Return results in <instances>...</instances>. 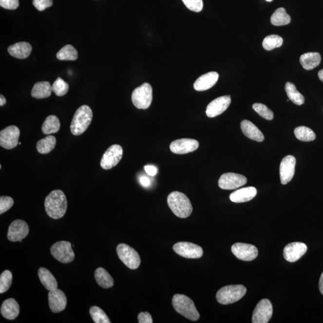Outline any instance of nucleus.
I'll return each mask as SVG.
<instances>
[{"instance_id": "nucleus-1", "label": "nucleus", "mask_w": 323, "mask_h": 323, "mask_svg": "<svg viewBox=\"0 0 323 323\" xmlns=\"http://www.w3.org/2000/svg\"><path fill=\"white\" fill-rule=\"evenodd\" d=\"M44 207L47 215L54 219L64 217L67 209L66 196L61 190H54L46 197Z\"/></svg>"}, {"instance_id": "nucleus-2", "label": "nucleus", "mask_w": 323, "mask_h": 323, "mask_svg": "<svg viewBox=\"0 0 323 323\" xmlns=\"http://www.w3.org/2000/svg\"><path fill=\"white\" fill-rule=\"evenodd\" d=\"M168 205L176 216L185 219L190 216L193 207L188 196L180 191H173L167 198Z\"/></svg>"}, {"instance_id": "nucleus-3", "label": "nucleus", "mask_w": 323, "mask_h": 323, "mask_svg": "<svg viewBox=\"0 0 323 323\" xmlns=\"http://www.w3.org/2000/svg\"><path fill=\"white\" fill-rule=\"evenodd\" d=\"M93 114L90 107L86 105L80 107L76 112L71 123V132L75 135H80L85 132L93 120Z\"/></svg>"}, {"instance_id": "nucleus-4", "label": "nucleus", "mask_w": 323, "mask_h": 323, "mask_svg": "<svg viewBox=\"0 0 323 323\" xmlns=\"http://www.w3.org/2000/svg\"><path fill=\"white\" fill-rule=\"evenodd\" d=\"M172 303L173 307L178 313L191 321H197L200 317L195 304L189 297L180 294L173 296Z\"/></svg>"}, {"instance_id": "nucleus-5", "label": "nucleus", "mask_w": 323, "mask_h": 323, "mask_svg": "<svg viewBox=\"0 0 323 323\" xmlns=\"http://www.w3.org/2000/svg\"><path fill=\"white\" fill-rule=\"evenodd\" d=\"M247 288L243 285L225 286L218 291L216 299L218 303L222 304H229L236 303L245 296Z\"/></svg>"}, {"instance_id": "nucleus-6", "label": "nucleus", "mask_w": 323, "mask_h": 323, "mask_svg": "<svg viewBox=\"0 0 323 323\" xmlns=\"http://www.w3.org/2000/svg\"><path fill=\"white\" fill-rule=\"evenodd\" d=\"M153 89L149 83H145L136 88L132 94V101L138 109H147L153 99Z\"/></svg>"}, {"instance_id": "nucleus-7", "label": "nucleus", "mask_w": 323, "mask_h": 323, "mask_svg": "<svg viewBox=\"0 0 323 323\" xmlns=\"http://www.w3.org/2000/svg\"><path fill=\"white\" fill-rule=\"evenodd\" d=\"M117 253L119 259L131 269H137L141 264V259L134 249L125 244H120L117 247Z\"/></svg>"}, {"instance_id": "nucleus-8", "label": "nucleus", "mask_w": 323, "mask_h": 323, "mask_svg": "<svg viewBox=\"0 0 323 323\" xmlns=\"http://www.w3.org/2000/svg\"><path fill=\"white\" fill-rule=\"evenodd\" d=\"M51 253L54 258L63 264L72 262L75 257L72 244L68 241H62L55 243L51 247Z\"/></svg>"}, {"instance_id": "nucleus-9", "label": "nucleus", "mask_w": 323, "mask_h": 323, "mask_svg": "<svg viewBox=\"0 0 323 323\" xmlns=\"http://www.w3.org/2000/svg\"><path fill=\"white\" fill-rule=\"evenodd\" d=\"M123 156V149L118 144L108 148L102 156L100 165L102 169L110 170L119 164Z\"/></svg>"}, {"instance_id": "nucleus-10", "label": "nucleus", "mask_w": 323, "mask_h": 323, "mask_svg": "<svg viewBox=\"0 0 323 323\" xmlns=\"http://www.w3.org/2000/svg\"><path fill=\"white\" fill-rule=\"evenodd\" d=\"M273 307L269 299H264L257 304L252 317L253 323H267L272 316Z\"/></svg>"}, {"instance_id": "nucleus-11", "label": "nucleus", "mask_w": 323, "mask_h": 323, "mask_svg": "<svg viewBox=\"0 0 323 323\" xmlns=\"http://www.w3.org/2000/svg\"><path fill=\"white\" fill-rule=\"evenodd\" d=\"M20 130L16 126H9L0 132V146L6 149H12L19 144Z\"/></svg>"}, {"instance_id": "nucleus-12", "label": "nucleus", "mask_w": 323, "mask_h": 323, "mask_svg": "<svg viewBox=\"0 0 323 323\" xmlns=\"http://www.w3.org/2000/svg\"><path fill=\"white\" fill-rule=\"evenodd\" d=\"M176 253L188 259H199L203 255V249L196 244L188 242L176 243L173 246Z\"/></svg>"}, {"instance_id": "nucleus-13", "label": "nucleus", "mask_w": 323, "mask_h": 323, "mask_svg": "<svg viewBox=\"0 0 323 323\" xmlns=\"http://www.w3.org/2000/svg\"><path fill=\"white\" fill-rule=\"evenodd\" d=\"M247 182V179L243 175L235 173H225L220 177L219 186L224 190H234L241 187Z\"/></svg>"}, {"instance_id": "nucleus-14", "label": "nucleus", "mask_w": 323, "mask_h": 323, "mask_svg": "<svg viewBox=\"0 0 323 323\" xmlns=\"http://www.w3.org/2000/svg\"><path fill=\"white\" fill-rule=\"evenodd\" d=\"M232 253L244 261H252L258 256V249L255 246L245 243H236L231 248Z\"/></svg>"}, {"instance_id": "nucleus-15", "label": "nucleus", "mask_w": 323, "mask_h": 323, "mask_svg": "<svg viewBox=\"0 0 323 323\" xmlns=\"http://www.w3.org/2000/svg\"><path fill=\"white\" fill-rule=\"evenodd\" d=\"M29 227L27 223L22 220H16L9 226L7 238L12 242H17L24 239L28 235Z\"/></svg>"}, {"instance_id": "nucleus-16", "label": "nucleus", "mask_w": 323, "mask_h": 323, "mask_svg": "<svg viewBox=\"0 0 323 323\" xmlns=\"http://www.w3.org/2000/svg\"><path fill=\"white\" fill-rule=\"evenodd\" d=\"M296 164L295 157L291 155L285 156L282 160L280 167V179L282 185H287L292 180L295 173Z\"/></svg>"}, {"instance_id": "nucleus-17", "label": "nucleus", "mask_w": 323, "mask_h": 323, "mask_svg": "<svg viewBox=\"0 0 323 323\" xmlns=\"http://www.w3.org/2000/svg\"><path fill=\"white\" fill-rule=\"evenodd\" d=\"M199 148L198 141L190 138H182L172 141L170 144L171 151L175 154L191 153Z\"/></svg>"}, {"instance_id": "nucleus-18", "label": "nucleus", "mask_w": 323, "mask_h": 323, "mask_svg": "<svg viewBox=\"0 0 323 323\" xmlns=\"http://www.w3.org/2000/svg\"><path fill=\"white\" fill-rule=\"evenodd\" d=\"M230 102L231 98L229 95L222 96L214 99L207 107V116L212 118L222 114L229 107Z\"/></svg>"}, {"instance_id": "nucleus-19", "label": "nucleus", "mask_w": 323, "mask_h": 323, "mask_svg": "<svg viewBox=\"0 0 323 323\" xmlns=\"http://www.w3.org/2000/svg\"><path fill=\"white\" fill-rule=\"evenodd\" d=\"M49 304L54 313L61 312L66 308L67 299L65 293L58 288L49 291Z\"/></svg>"}, {"instance_id": "nucleus-20", "label": "nucleus", "mask_w": 323, "mask_h": 323, "mask_svg": "<svg viewBox=\"0 0 323 323\" xmlns=\"http://www.w3.org/2000/svg\"><path fill=\"white\" fill-rule=\"evenodd\" d=\"M307 246L303 243H292L285 247L283 254L286 261L295 262L300 259L307 251Z\"/></svg>"}, {"instance_id": "nucleus-21", "label": "nucleus", "mask_w": 323, "mask_h": 323, "mask_svg": "<svg viewBox=\"0 0 323 323\" xmlns=\"http://www.w3.org/2000/svg\"><path fill=\"white\" fill-rule=\"evenodd\" d=\"M217 72H209L199 77L194 83L193 87L197 91H204L213 87L219 79Z\"/></svg>"}, {"instance_id": "nucleus-22", "label": "nucleus", "mask_w": 323, "mask_h": 323, "mask_svg": "<svg viewBox=\"0 0 323 323\" xmlns=\"http://www.w3.org/2000/svg\"><path fill=\"white\" fill-rule=\"evenodd\" d=\"M20 307L15 299H6L2 304L1 314L2 316L7 320H13L17 319L19 314Z\"/></svg>"}, {"instance_id": "nucleus-23", "label": "nucleus", "mask_w": 323, "mask_h": 323, "mask_svg": "<svg viewBox=\"0 0 323 323\" xmlns=\"http://www.w3.org/2000/svg\"><path fill=\"white\" fill-rule=\"evenodd\" d=\"M257 190L254 187H247L238 189L230 194V201L235 203H243L251 201L257 195Z\"/></svg>"}, {"instance_id": "nucleus-24", "label": "nucleus", "mask_w": 323, "mask_h": 323, "mask_svg": "<svg viewBox=\"0 0 323 323\" xmlns=\"http://www.w3.org/2000/svg\"><path fill=\"white\" fill-rule=\"evenodd\" d=\"M32 47L27 42L22 41L15 43L9 46L8 52L12 57L18 59H25L30 56Z\"/></svg>"}, {"instance_id": "nucleus-25", "label": "nucleus", "mask_w": 323, "mask_h": 323, "mask_svg": "<svg viewBox=\"0 0 323 323\" xmlns=\"http://www.w3.org/2000/svg\"><path fill=\"white\" fill-rule=\"evenodd\" d=\"M241 128L244 134L251 140L258 142L264 140V135L259 129L253 123L247 120H244L241 123Z\"/></svg>"}, {"instance_id": "nucleus-26", "label": "nucleus", "mask_w": 323, "mask_h": 323, "mask_svg": "<svg viewBox=\"0 0 323 323\" xmlns=\"http://www.w3.org/2000/svg\"><path fill=\"white\" fill-rule=\"evenodd\" d=\"M321 61V55L318 52H308L302 55L300 57L301 64L306 70H311L319 66Z\"/></svg>"}, {"instance_id": "nucleus-27", "label": "nucleus", "mask_w": 323, "mask_h": 323, "mask_svg": "<svg viewBox=\"0 0 323 323\" xmlns=\"http://www.w3.org/2000/svg\"><path fill=\"white\" fill-rule=\"evenodd\" d=\"M52 88L48 81H40L34 85L31 96L37 99L48 98L51 95Z\"/></svg>"}, {"instance_id": "nucleus-28", "label": "nucleus", "mask_w": 323, "mask_h": 323, "mask_svg": "<svg viewBox=\"0 0 323 323\" xmlns=\"http://www.w3.org/2000/svg\"><path fill=\"white\" fill-rule=\"evenodd\" d=\"M38 275L39 279L46 289L51 291L57 288V280L48 269L40 267L38 270Z\"/></svg>"}, {"instance_id": "nucleus-29", "label": "nucleus", "mask_w": 323, "mask_h": 323, "mask_svg": "<svg viewBox=\"0 0 323 323\" xmlns=\"http://www.w3.org/2000/svg\"><path fill=\"white\" fill-rule=\"evenodd\" d=\"M95 278L98 285L102 288H109L114 285V280L107 270L102 267H98L95 271Z\"/></svg>"}, {"instance_id": "nucleus-30", "label": "nucleus", "mask_w": 323, "mask_h": 323, "mask_svg": "<svg viewBox=\"0 0 323 323\" xmlns=\"http://www.w3.org/2000/svg\"><path fill=\"white\" fill-rule=\"evenodd\" d=\"M61 123L56 115H51L47 117L42 125V132L45 135H50L58 132Z\"/></svg>"}, {"instance_id": "nucleus-31", "label": "nucleus", "mask_w": 323, "mask_h": 323, "mask_svg": "<svg viewBox=\"0 0 323 323\" xmlns=\"http://www.w3.org/2000/svg\"><path fill=\"white\" fill-rule=\"evenodd\" d=\"M56 144V138L53 135H48L38 142L37 149L39 153L47 154L53 151Z\"/></svg>"}, {"instance_id": "nucleus-32", "label": "nucleus", "mask_w": 323, "mask_h": 323, "mask_svg": "<svg viewBox=\"0 0 323 323\" xmlns=\"http://www.w3.org/2000/svg\"><path fill=\"white\" fill-rule=\"evenodd\" d=\"M291 18L287 14L285 8L281 7L275 10L270 18V22L275 26H282L289 24Z\"/></svg>"}, {"instance_id": "nucleus-33", "label": "nucleus", "mask_w": 323, "mask_h": 323, "mask_svg": "<svg viewBox=\"0 0 323 323\" xmlns=\"http://www.w3.org/2000/svg\"><path fill=\"white\" fill-rule=\"evenodd\" d=\"M285 91L287 93L288 98L294 104L298 105V106H301L304 103V98L303 95L297 90L296 87L293 83L291 82L286 83Z\"/></svg>"}, {"instance_id": "nucleus-34", "label": "nucleus", "mask_w": 323, "mask_h": 323, "mask_svg": "<svg viewBox=\"0 0 323 323\" xmlns=\"http://www.w3.org/2000/svg\"><path fill=\"white\" fill-rule=\"evenodd\" d=\"M57 57L61 61H76L78 57V52L74 47L67 44L57 52Z\"/></svg>"}, {"instance_id": "nucleus-35", "label": "nucleus", "mask_w": 323, "mask_h": 323, "mask_svg": "<svg viewBox=\"0 0 323 323\" xmlns=\"http://www.w3.org/2000/svg\"><path fill=\"white\" fill-rule=\"evenodd\" d=\"M294 133H295L297 139L302 141H312L316 138V135L314 131L311 129L306 127L296 128L294 131Z\"/></svg>"}, {"instance_id": "nucleus-36", "label": "nucleus", "mask_w": 323, "mask_h": 323, "mask_svg": "<svg viewBox=\"0 0 323 323\" xmlns=\"http://www.w3.org/2000/svg\"><path fill=\"white\" fill-rule=\"evenodd\" d=\"M283 39L278 35H270L266 37L263 41L262 45L266 51L278 48L283 45Z\"/></svg>"}, {"instance_id": "nucleus-37", "label": "nucleus", "mask_w": 323, "mask_h": 323, "mask_svg": "<svg viewBox=\"0 0 323 323\" xmlns=\"http://www.w3.org/2000/svg\"><path fill=\"white\" fill-rule=\"evenodd\" d=\"M91 316L94 323H110V319L105 313L103 310L98 306H93L90 308Z\"/></svg>"}, {"instance_id": "nucleus-38", "label": "nucleus", "mask_w": 323, "mask_h": 323, "mask_svg": "<svg viewBox=\"0 0 323 323\" xmlns=\"http://www.w3.org/2000/svg\"><path fill=\"white\" fill-rule=\"evenodd\" d=\"M13 276L9 270H4L0 275V293L2 294L9 289L12 285Z\"/></svg>"}, {"instance_id": "nucleus-39", "label": "nucleus", "mask_w": 323, "mask_h": 323, "mask_svg": "<svg viewBox=\"0 0 323 323\" xmlns=\"http://www.w3.org/2000/svg\"><path fill=\"white\" fill-rule=\"evenodd\" d=\"M52 91L57 96H62L66 95L69 90V85L61 78H57L52 86Z\"/></svg>"}, {"instance_id": "nucleus-40", "label": "nucleus", "mask_w": 323, "mask_h": 323, "mask_svg": "<svg viewBox=\"0 0 323 323\" xmlns=\"http://www.w3.org/2000/svg\"><path fill=\"white\" fill-rule=\"evenodd\" d=\"M253 109L257 114L264 119L271 120L274 118V114L268 107L265 104L256 103L253 105Z\"/></svg>"}, {"instance_id": "nucleus-41", "label": "nucleus", "mask_w": 323, "mask_h": 323, "mask_svg": "<svg viewBox=\"0 0 323 323\" xmlns=\"http://www.w3.org/2000/svg\"><path fill=\"white\" fill-rule=\"evenodd\" d=\"M184 4L188 9L195 12H200L203 9V1L202 0H182Z\"/></svg>"}, {"instance_id": "nucleus-42", "label": "nucleus", "mask_w": 323, "mask_h": 323, "mask_svg": "<svg viewBox=\"0 0 323 323\" xmlns=\"http://www.w3.org/2000/svg\"><path fill=\"white\" fill-rule=\"evenodd\" d=\"M14 201L11 197L2 196L0 197V214H2L12 208Z\"/></svg>"}, {"instance_id": "nucleus-43", "label": "nucleus", "mask_w": 323, "mask_h": 323, "mask_svg": "<svg viewBox=\"0 0 323 323\" xmlns=\"http://www.w3.org/2000/svg\"><path fill=\"white\" fill-rule=\"evenodd\" d=\"M33 3L39 11H43L53 5V0H33Z\"/></svg>"}, {"instance_id": "nucleus-44", "label": "nucleus", "mask_w": 323, "mask_h": 323, "mask_svg": "<svg viewBox=\"0 0 323 323\" xmlns=\"http://www.w3.org/2000/svg\"><path fill=\"white\" fill-rule=\"evenodd\" d=\"M19 5V0H0V6L8 10L17 9Z\"/></svg>"}, {"instance_id": "nucleus-45", "label": "nucleus", "mask_w": 323, "mask_h": 323, "mask_svg": "<svg viewBox=\"0 0 323 323\" xmlns=\"http://www.w3.org/2000/svg\"><path fill=\"white\" fill-rule=\"evenodd\" d=\"M138 323H153V319H152L151 315L148 312H141L138 316Z\"/></svg>"}, {"instance_id": "nucleus-46", "label": "nucleus", "mask_w": 323, "mask_h": 323, "mask_svg": "<svg viewBox=\"0 0 323 323\" xmlns=\"http://www.w3.org/2000/svg\"><path fill=\"white\" fill-rule=\"evenodd\" d=\"M144 170H145L147 174L150 176H152V177H153L157 173V168L152 166V165H146V166L144 167Z\"/></svg>"}, {"instance_id": "nucleus-47", "label": "nucleus", "mask_w": 323, "mask_h": 323, "mask_svg": "<svg viewBox=\"0 0 323 323\" xmlns=\"http://www.w3.org/2000/svg\"><path fill=\"white\" fill-rule=\"evenodd\" d=\"M140 183L144 187H148L151 185V181L148 177H141L140 178Z\"/></svg>"}, {"instance_id": "nucleus-48", "label": "nucleus", "mask_w": 323, "mask_h": 323, "mask_svg": "<svg viewBox=\"0 0 323 323\" xmlns=\"http://www.w3.org/2000/svg\"><path fill=\"white\" fill-rule=\"evenodd\" d=\"M319 289L320 292H321V293L323 295V272L322 273L321 277H320V278Z\"/></svg>"}, {"instance_id": "nucleus-49", "label": "nucleus", "mask_w": 323, "mask_h": 323, "mask_svg": "<svg viewBox=\"0 0 323 323\" xmlns=\"http://www.w3.org/2000/svg\"><path fill=\"white\" fill-rule=\"evenodd\" d=\"M6 98H5L2 95H0V106L2 107L4 106V105L6 104Z\"/></svg>"}, {"instance_id": "nucleus-50", "label": "nucleus", "mask_w": 323, "mask_h": 323, "mask_svg": "<svg viewBox=\"0 0 323 323\" xmlns=\"http://www.w3.org/2000/svg\"><path fill=\"white\" fill-rule=\"evenodd\" d=\"M318 76H319L320 80L323 82V69L320 71L319 73H318Z\"/></svg>"}, {"instance_id": "nucleus-51", "label": "nucleus", "mask_w": 323, "mask_h": 323, "mask_svg": "<svg viewBox=\"0 0 323 323\" xmlns=\"http://www.w3.org/2000/svg\"><path fill=\"white\" fill-rule=\"evenodd\" d=\"M266 1L267 2H271L273 1V0H266Z\"/></svg>"}]
</instances>
